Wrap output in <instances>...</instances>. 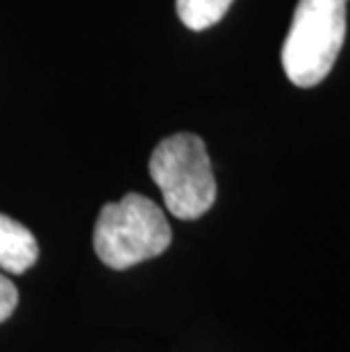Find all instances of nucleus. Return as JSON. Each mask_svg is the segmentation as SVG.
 <instances>
[{
    "mask_svg": "<svg viewBox=\"0 0 350 352\" xmlns=\"http://www.w3.org/2000/svg\"><path fill=\"white\" fill-rule=\"evenodd\" d=\"M173 232L157 202L125 193L100 209L94 228V250L111 271H125L166 252Z\"/></svg>",
    "mask_w": 350,
    "mask_h": 352,
    "instance_id": "f257e3e1",
    "label": "nucleus"
},
{
    "mask_svg": "<svg viewBox=\"0 0 350 352\" xmlns=\"http://www.w3.org/2000/svg\"><path fill=\"white\" fill-rule=\"evenodd\" d=\"M348 0H298L282 46V66L296 87L309 89L327 78L346 39Z\"/></svg>",
    "mask_w": 350,
    "mask_h": 352,
    "instance_id": "f03ea898",
    "label": "nucleus"
},
{
    "mask_svg": "<svg viewBox=\"0 0 350 352\" xmlns=\"http://www.w3.org/2000/svg\"><path fill=\"white\" fill-rule=\"evenodd\" d=\"M148 170L166 209L180 221H196L216 202V179L205 141L180 132L164 139L151 155Z\"/></svg>",
    "mask_w": 350,
    "mask_h": 352,
    "instance_id": "7ed1b4c3",
    "label": "nucleus"
},
{
    "mask_svg": "<svg viewBox=\"0 0 350 352\" xmlns=\"http://www.w3.org/2000/svg\"><path fill=\"white\" fill-rule=\"evenodd\" d=\"M39 259V243L23 223L0 214V268L23 275Z\"/></svg>",
    "mask_w": 350,
    "mask_h": 352,
    "instance_id": "20e7f679",
    "label": "nucleus"
},
{
    "mask_svg": "<svg viewBox=\"0 0 350 352\" xmlns=\"http://www.w3.org/2000/svg\"><path fill=\"white\" fill-rule=\"evenodd\" d=\"M234 0H175L177 16L189 30H207L226 16Z\"/></svg>",
    "mask_w": 350,
    "mask_h": 352,
    "instance_id": "39448f33",
    "label": "nucleus"
},
{
    "mask_svg": "<svg viewBox=\"0 0 350 352\" xmlns=\"http://www.w3.org/2000/svg\"><path fill=\"white\" fill-rule=\"evenodd\" d=\"M19 305V289L10 277L0 273V323H5L7 318L17 311Z\"/></svg>",
    "mask_w": 350,
    "mask_h": 352,
    "instance_id": "423d86ee",
    "label": "nucleus"
}]
</instances>
